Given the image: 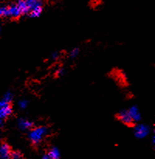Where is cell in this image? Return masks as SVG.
Segmentation results:
<instances>
[{
  "instance_id": "6da1fadb",
  "label": "cell",
  "mask_w": 155,
  "mask_h": 159,
  "mask_svg": "<svg viewBox=\"0 0 155 159\" xmlns=\"http://www.w3.org/2000/svg\"><path fill=\"white\" fill-rule=\"evenodd\" d=\"M50 130L44 126L34 127L29 130L28 134V138L30 142L33 144H38L46 138L49 134Z\"/></svg>"
},
{
  "instance_id": "7a4b0ae2",
  "label": "cell",
  "mask_w": 155,
  "mask_h": 159,
  "mask_svg": "<svg viewBox=\"0 0 155 159\" xmlns=\"http://www.w3.org/2000/svg\"><path fill=\"white\" fill-rule=\"evenodd\" d=\"M150 127L145 124H137L134 127V135L138 139H143L150 134Z\"/></svg>"
},
{
  "instance_id": "3957f363",
  "label": "cell",
  "mask_w": 155,
  "mask_h": 159,
  "mask_svg": "<svg viewBox=\"0 0 155 159\" xmlns=\"http://www.w3.org/2000/svg\"><path fill=\"white\" fill-rule=\"evenodd\" d=\"M12 113V108L11 103L6 102L3 99L0 100V119H6Z\"/></svg>"
},
{
  "instance_id": "277c9868",
  "label": "cell",
  "mask_w": 155,
  "mask_h": 159,
  "mask_svg": "<svg viewBox=\"0 0 155 159\" xmlns=\"http://www.w3.org/2000/svg\"><path fill=\"white\" fill-rule=\"evenodd\" d=\"M22 16L21 12L16 4H11L6 9V16L12 19H18Z\"/></svg>"
},
{
  "instance_id": "5b68a950",
  "label": "cell",
  "mask_w": 155,
  "mask_h": 159,
  "mask_svg": "<svg viewBox=\"0 0 155 159\" xmlns=\"http://www.w3.org/2000/svg\"><path fill=\"white\" fill-rule=\"evenodd\" d=\"M116 118L125 125L132 126L133 124V120L131 119L127 110H122V111L119 112L116 116Z\"/></svg>"
},
{
  "instance_id": "8992f818",
  "label": "cell",
  "mask_w": 155,
  "mask_h": 159,
  "mask_svg": "<svg viewBox=\"0 0 155 159\" xmlns=\"http://www.w3.org/2000/svg\"><path fill=\"white\" fill-rule=\"evenodd\" d=\"M33 125V122H31L29 120L25 119V118H20L17 121V126H18L19 129L23 131L31 129Z\"/></svg>"
},
{
  "instance_id": "52a82bcc",
  "label": "cell",
  "mask_w": 155,
  "mask_h": 159,
  "mask_svg": "<svg viewBox=\"0 0 155 159\" xmlns=\"http://www.w3.org/2000/svg\"><path fill=\"white\" fill-rule=\"evenodd\" d=\"M10 147L6 143H3L0 145V159H10Z\"/></svg>"
},
{
  "instance_id": "ba28073f",
  "label": "cell",
  "mask_w": 155,
  "mask_h": 159,
  "mask_svg": "<svg viewBox=\"0 0 155 159\" xmlns=\"http://www.w3.org/2000/svg\"><path fill=\"white\" fill-rule=\"evenodd\" d=\"M127 111H128L131 119L133 120V123L138 122V121H140L141 120V115H140V113L139 110H138L137 107H136V106H133V107H130Z\"/></svg>"
},
{
  "instance_id": "9c48e42d",
  "label": "cell",
  "mask_w": 155,
  "mask_h": 159,
  "mask_svg": "<svg viewBox=\"0 0 155 159\" xmlns=\"http://www.w3.org/2000/svg\"><path fill=\"white\" fill-rule=\"evenodd\" d=\"M26 4L27 6L29 12L36 8L43 7V2L42 0H25Z\"/></svg>"
},
{
  "instance_id": "30bf717a",
  "label": "cell",
  "mask_w": 155,
  "mask_h": 159,
  "mask_svg": "<svg viewBox=\"0 0 155 159\" xmlns=\"http://www.w3.org/2000/svg\"><path fill=\"white\" fill-rule=\"evenodd\" d=\"M46 155L51 159H60V150L57 147L51 148V149L48 151V153Z\"/></svg>"
},
{
  "instance_id": "8fae6325",
  "label": "cell",
  "mask_w": 155,
  "mask_h": 159,
  "mask_svg": "<svg viewBox=\"0 0 155 159\" xmlns=\"http://www.w3.org/2000/svg\"><path fill=\"white\" fill-rule=\"evenodd\" d=\"M16 4V6L20 9L22 15H26V14L29 13V9H28V7L26 6L25 0H17Z\"/></svg>"
},
{
  "instance_id": "7c38bea8",
  "label": "cell",
  "mask_w": 155,
  "mask_h": 159,
  "mask_svg": "<svg viewBox=\"0 0 155 159\" xmlns=\"http://www.w3.org/2000/svg\"><path fill=\"white\" fill-rule=\"evenodd\" d=\"M42 12H43V7L36 8V9L31 10L30 12L28 13V15H29V17H31V18H37V17H39L41 15Z\"/></svg>"
},
{
  "instance_id": "4fadbf2b",
  "label": "cell",
  "mask_w": 155,
  "mask_h": 159,
  "mask_svg": "<svg viewBox=\"0 0 155 159\" xmlns=\"http://www.w3.org/2000/svg\"><path fill=\"white\" fill-rule=\"evenodd\" d=\"M12 98H13V96H12V93H10V92H7L6 94L3 96V100L6 101V102H9L10 103L11 101L12 100Z\"/></svg>"
},
{
  "instance_id": "5bb4252c",
  "label": "cell",
  "mask_w": 155,
  "mask_h": 159,
  "mask_svg": "<svg viewBox=\"0 0 155 159\" xmlns=\"http://www.w3.org/2000/svg\"><path fill=\"white\" fill-rule=\"evenodd\" d=\"M10 159H23V157L20 152H11Z\"/></svg>"
},
{
  "instance_id": "9a60e30c",
  "label": "cell",
  "mask_w": 155,
  "mask_h": 159,
  "mask_svg": "<svg viewBox=\"0 0 155 159\" xmlns=\"http://www.w3.org/2000/svg\"><path fill=\"white\" fill-rule=\"evenodd\" d=\"M28 106V101L26 99H20L18 102V107H20L21 110H24Z\"/></svg>"
},
{
  "instance_id": "2e32d148",
  "label": "cell",
  "mask_w": 155,
  "mask_h": 159,
  "mask_svg": "<svg viewBox=\"0 0 155 159\" xmlns=\"http://www.w3.org/2000/svg\"><path fill=\"white\" fill-rule=\"evenodd\" d=\"M78 54H79L78 48H73V49L70 51V54H69L70 57H71V58H74V57H76L78 55Z\"/></svg>"
},
{
  "instance_id": "e0dca14e",
  "label": "cell",
  "mask_w": 155,
  "mask_h": 159,
  "mask_svg": "<svg viewBox=\"0 0 155 159\" xmlns=\"http://www.w3.org/2000/svg\"><path fill=\"white\" fill-rule=\"evenodd\" d=\"M6 6H0V18L2 16H6Z\"/></svg>"
},
{
  "instance_id": "ac0fdd59",
  "label": "cell",
  "mask_w": 155,
  "mask_h": 159,
  "mask_svg": "<svg viewBox=\"0 0 155 159\" xmlns=\"http://www.w3.org/2000/svg\"><path fill=\"white\" fill-rule=\"evenodd\" d=\"M64 74V69L63 68H57V71H56V75L57 76H62Z\"/></svg>"
},
{
  "instance_id": "d6986e66",
  "label": "cell",
  "mask_w": 155,
  "mask_h": 159,
  "mask_svg": "<svg viewBox=\"0 0 155 159\" xmlns=\"http://www.w3.org/2000/svg\"><path fill=\"white\" fill-rule=\"evenodd\" d=\"M58 57H59V53L57 52V51L52 53V54H51V59H53V60H56V59L58 58Z\"/></svg>"
},
{
  "instance_id": "ffe728a7",
  "label": "cell",
  "mask_w": 155,
  "mask_h": 159,
  "mask_svg": "<svg viewBox=\"0 0 155 159\" xmlns=\"http://www.w3.org/2000/svg\"><path fill=\"white\" fill-rule=\"evenodd\" d=\"M41 159H51V158H50L47 155H44L43 157H42Z\"/></svg>"
},
{
  "instance_id": "44dd1931",
  "label": "cell",
  "mask_w": 155,
  "mask_h": 159,
  "mask_svg": "<svg viewBox=\"0 0 155 159\" xmlns=\"http://www.w3.org/2000/svg\"><path fill=\"white\" fill-rule=\"evenodd\" d=\"M3 127V120L0 119V129Z\"/></svg>"
},
{
  "instance_id": "7402d4cb",
  "label": "cell",
  "mask_w": 155,
  "mask_h": 159,
  "mask_svg": "<svg viewBox=\"0 0 155 159\" xmlns=\"http://www.w3.org/2000/svg\"><path fill=\"white\" fill-rule=\"evenodd\" d=\"M0 31H1V29H0Z\"/></svg>"
}]
</instances>
